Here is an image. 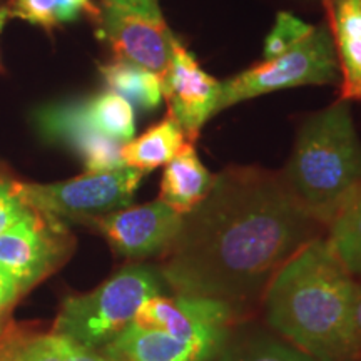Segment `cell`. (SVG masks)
Instances as JSON below:
<instances>
[{
    "mask_svg": "<svg viewBox=\"0 0 361 361\" xmlns=\"http://www.w3.org/2000/svg\"><path fill=\"white\" fill-rule=\"evenodd\" d=\"M353 338L355 348L361 361V283L356 284L355 295V308H353Z\"/></svg>",
    "mask_w": 361,
    "mask_h": 361,
    "instance_id": "cell-26",
    "label": "cell"
},
{
    "mask_svg": "<svg viewBox=\"0 0 361 361\" xmlns=\"http://www.w3.org/2000/svg\"><path fill=\"white\" fill-rule=\"evenodd\" d=\"M99 72L109 90L123 96L130 106L144 112L156 111L161 106V79L154 72L121 59L101 64Z\"/></svg>",
    "mask_w": 361,
    "mask_h": 361,
    "instance_id": "cell-18",
    "label": "cell"
},
{
    "mask_svg": "<svg viewBox=\"0 0 361 361\" xmlns=\"http://www.w3.org/2000/svg\"><path fill=\"white\" fill-rule=\"evenodd\" d=\"M214 361H316L313 356L263 328H233Z\"/></svg>",
    "mask_w": 361,
    "mask_h": 361,
    "instance_id": "cell-17",
    "label": "cell"
},
{
    "mask_svg": "<svg viewBox=\"0 0 361 361\" xmlns=\"http://www.w3.org/2000/svg\"><path fill=\"white\" fill-rule=\"evenodd\" d=\"M6 361H116L102 351L89 350L59 335L24 338Z\"/></svg>",
    "mask_w": 361,
    "mask_h": 361,
    "instance_id": "cell-22",
    "label": "cell"
},
{
    "mask_svg": "<svg viewBox=\"0 0 361 361\" xmlns=\"http://www.w3.org/2000/svg\"><path fill=\"white\" fill-rule=\"evenodd\" d=\"M341 75L340 101H361V0H323Z\"/></svg>",
    "mask_w": 361,
    "mask_h": 361,
    "instance_id": "cell-14",
    "label": "cell"
},
{
    "mask_svg": "<svg viewBox=\"0 0 361 361\" xmlns=\"http://www.w3.org/2000/svg\"><path fill=\"white\" fill-rule=\"evenodd\" d=\"M213 183L214 174L202 164L194 144H188L169 164H166L161 179L159 201L184 216L204 200Z\"/></svg>",
    "mask_w": 361,
    "mask_h": 361,
    "instance_id": "cell-15",
    "label": "cell"
},
{
    "mask_svg": "<svg viewBox=\"0 0 361 361\" xmlns=\"http://www.w3.org/2000/svg\"><path fill=\"white\" fill-rule=\"evenodd\" d=\"M314 27L306 24L290 12H279L273 30L264 40V61L288 52L313 32Z\"/></svg>",
    "mask_w": 361,
    "mask_h": 361,
    "instance_id": "cell-23",
    "label": "cell"
},
{
    "mask_svg": "<svg viewBox=\"0 0 361 361\" xmlns=\"http://www.w3.org/2000/svg\"><path fill=\"white\" fill-rule=\"evenodd\" d=\"M144 173L134 168L84 173L79 178L52 184L17 183L22 201L39 213L57 219L87 223L99 216L129 207Z\"/></svg>",
    "mask_w": 361,
    "mask_h": 361,
    "instance_id": "cell-6",
    "label": "cell"
},
{
    "mask_svg": "<svg viewBox=\"0 0 361 361\" xmlns=\"http://www.w3.org/2000/svg\"><path fill=\"white\" fill-rule=\"evenodd\" d=\"M322 226L295 200L281 173L229 166L184 214L161 276L174 295L211 298L243 310L263 295Z\"/></svg>",
    "mask_w": 361,
    "mask_h": 361,
    "instance_id": "cell-1",
    "label": "cell"
},
{
    "mask_svg": "<svg viewBox=\"0 0 361 361\" xmlns=\"http://www.w3.org/2000/svg\"><path fill=\"white\" fill-rule=\"evenodd\" d=\"M71 250L72 236L64 221L30 207L24 218L0 234V268L22 295L66 261Z\"/></svg>",
    "mask_w": 361,
    "mask_h": 361,
    "instance_id": "cell-8",
    "label": "cell"
},
{
    "mask_svg": "<svg viewBox=\"0 0 361 361\" xmlns=\"http://www.w3.org/2000/svg\"><path fill=\"white\" fill-rule=\"evenodd\" d=\"M231 329L196 338H178L130 323L101 350L116 361H214Z\"/></svg>",
    "mask_w": 361,
    "mask_h": 361,
    "instance_id": "cell-13",
    "label": "cell"
},
{
    "mask_svg": "<svg viewBox=\"0 0 361 361\" xmlns=\"http://www.w3.org/2000/svg\"><path fill=\"white\" fill-rule=\"evenodd\" d=\"M8 19H12L11 11H8V6H0V34H2V30L6 29ZM2 72H4L2 56H0V74H2Z\"/></svg>",
    "mask_w": 361,
    "mask_h": 361,
    "instance_id": "cell-28",
    "label": "cell"
},
{
    "mask_svg": "<svg viewBox=\"0 0 361 361\" xmlns=\"http://www.w3.org/2000/svg\"><path fill=\"white\" fill-rule=\"evenodd\" d=\"M356 284L326 239L314 238L266 288V323L316 361H360L353 338Z\"/></svg>",
    "mask_w": 361,
    "mask_h": 361,
    "instance_id": "cell-2",
    "label": "cell"
},
{
    "mask_svg": "<svg viewBox=\"0 0 361 361\" xmlns=\"http://www.w3.org/2000/svg\"><path fill=\"white\" fill-rule=\"evenodd\" d=\"M99 37L116 59L133 62L162 78L176 37L162 17L157 0H102Z\"/></svg>",
    "mask_w": 361,
    "mask_h": 361,
    "instance_id": "cell-7",
    "label": "cell"
},
{
    "mask_svg": "<svg viewBox=\"0 0 361 361\" xmlns=\"http://www.w3.org/2000/svg\"><path fill=\"white\" fill-rule=\"evenodd\" d=\"M0 279H12V278L8 276V274L6 273V271H4L2 268H0ZM12 281H13V279H12ZM13 283H16V281H13Z\"/></svg>",
    "mask_w": 361,
    "mask_h": 361,
    "instance_id": "cell-29",
    "label": "cell"
},
{
    "mask_svg": "<svg viewBox=\"0 0 361 361\" xmlns=\"http://www.w3.org/2000/svg\"><path fill=\"white\" fill-rule=\"evenodd\" d=\"M19 295V286L12 279H0V319L7 313V310L11 308Z\"/></svg>",
    "mask_w": 361,
    "mask_h": 361,
    "instance_id": "cell-25",
    "label": "cell"
},
{
    "mask_svg": "<svg viewBox=\"0 0 361 361\" xmlns=\"http://www.w3.org/2000/svg\"><path fill=\"white\" fill-rule=\"evenodd\" d=\"M326 243L353 278L361 279V186L326 228Z\"/></svg>",
    "mask_w": 361,
    "mask_h": 361,
    "instance_id": "cell-19",
    "label": "cell"
},
{
    "mask_svg": "<svg viewBox=\"0 0 361 361\" xmlns=\"http://www.w3.org/2000/svg\"><path fill=\"white\" fill-rule=\"evenodd\" d=\"M7 6L11 17L42 27L47 32L82 16L96 24L101 17V8L92 0H8Z\"/></svg>",
    "mask_w": 361,
    "mask_h": 361,
    "instance_id": "cell-20",
    "label": "cell"
},
{
    "mask_svg": "<svg viewBox=\"0 0 361 361\" xmlns=\"http://www.w3.org/2000/svg\"><path fill=\"white\" fill-rule=\"evenodd\" d=\"M281 176L301 207L326 229L361 186V141L348 102L306 119Z\"/></svg>",
    "mask_w": 361,
    "mask_h": 361,
    "instance_id": "cell-3",
    "label": "cell"
},
{
    "mask_svg": "<svg viewBox=\"0 0 361 361\" xmlns=\"http://www.w3.org/2000/svg\"><path fill=\"white\" fill-rule=\"evenodd\" d=\"M166 290L168 284L159 269L147 264L126 266L94 291L66 298L54 323V335L101 351L134 322L144 301L164 295Z\"/></svg>",
    "mask_w": 361,
    "mask_h": 361,
    "instance_id": "cell-4",
    "label": "cell"
},
{
    "mask_svg": "<svg viewBox=\"0 0 361 361\" xmlns=\"http://www.w3.org/2000/svg\"><path fill=\"white\" fill-rule=\"evenodd\" d=\"M180 221L183 216L157 200L99 216L85 224L94 226L117 255L128 259H146L168 255Z\"/></svg>",
    "mask_w": 361,
    "mask_h": 361,
    "instance_id": "cell-9",
    "label": "cell"
},
{
    "mask_svg": "<svg viewBox=\"0 0 361 361\" xmlns=\"http://www.w3.org/2000/svg\"><path fill=\"white\" fill-rule=\"evenodd\" d=\"M82 106L89 124L97 133L121 144L134 139V109L123 96L112 90H104L96 96L84 97Z\"/></svg>",
    "mask_w": 361,
    "mask_h": 361,
    "instance_id": "cell-21",
    "label": "cell"
},
{
    "mask_svg": "<svg viewBox=\"0 0 361 361\" xmlns=\"http://www.w3.org/2000/svg\"><path fill=\"white\" fill-rule=\"evenodd\" d=\"M17 335L13 329H2L0 333V361H6L8 353H11L13 345H16Z\"/></svg>",
    "mask_w": 361,
    "mask_h": 361,
    "instance_id": "cell-27",
    "label": "cell"
},
{
    "mask_svg": "<svg viewBox=\"0 0 361 361\" xmlns=\"http://www.w3.org/2000/svg\"><path fill=\"white\" fill-rule=\"evenodd\" d=\"M162 96L173 117L191 142L200 137L207 121L218 111L221 82L201 69L197 61L176 39L169 66L161 78Z\"/></svg>",
    "mask_w": 361,
    "mask_h": 361,
    "instance_id": "cell-10",
    "label": "cell"
},
{
    "mask_svg": "<svg viewBox=\"0 0 361 361\" xmlns=\"http://www.w3.org/2000/svg\"><path fill=\"white\" fill-rule=\"evenodd\" d=\"M29 209L17 192L16 180L0 178V234L24 218Z\"/></svg>",
    "mask_w": 361,
    "mask_h": 361,
    "instance_id": "cell-24",
    "label": "cell"
},
{
    "mask_svg": "<svg viewBox=\"0 0 361 361\" xmlns=\"http://www.w3.org/2000/svg\"><path fill=\"white\" fill-rule=\"evenodd\" d=\"M34 124L49 142L69 147L82 161L87 174L124 168L123 144L107 137L89 124L82 99H69L40 106L34 112Z\"/></svg>",
    "mask_w": 361,
    "mask_h": 361,
    "instance_id": "cell-11",
    "label": "cell"
},
{
    "mask_svg": "<svg viewBox=\"0 0 361 361\" xmlns=\"http://www.w3.org/2000/svg\"><path fill=\"white\" fill-rule=\"evenodd\" d=\"M188 144L194 142L189 141L173 117L166 116L164 121L149 128L139 137L123 144L121 157L124 166L146 174L169 164Z\"/></svg>",
    "mask_w": 361,
    "mask_h": 361,
    "instance_id": "cell-16",
    "label": "cell"
},
{
    "mask_svg": "<svg viewBox=\"0 0 361 361\" xmlns=\"http://www.w3.org/2000/svg\"><path fill=\"white\" fill-rule=\"evenodd\" d=\"M340 66L328 25L314 27L305 40L281 56L268 59L221 82L218 111L238 102L298 85L336 84Z\"/></svg>",
    "mask_w": 361,
    "mask_h": 361,
    "instance_id": "cell-5",
    "label": "cell"
},
{
    "mask_svg": "<svg viewBox=\"0 0 361 361\" xmlns=\"http://www.w3.org/2000/svg\"><path fill=\"white\" fill-rule=\"evenodd\" d=\"M133 323L178 338H196L238 326L243 310L211 298L159 295L144 301Z\"/></svg>",
    "mask_w": 361,
    "mask_h": 361,
    "instance_id": "cell-12",
    "label": "cell"
}]
</instances>
